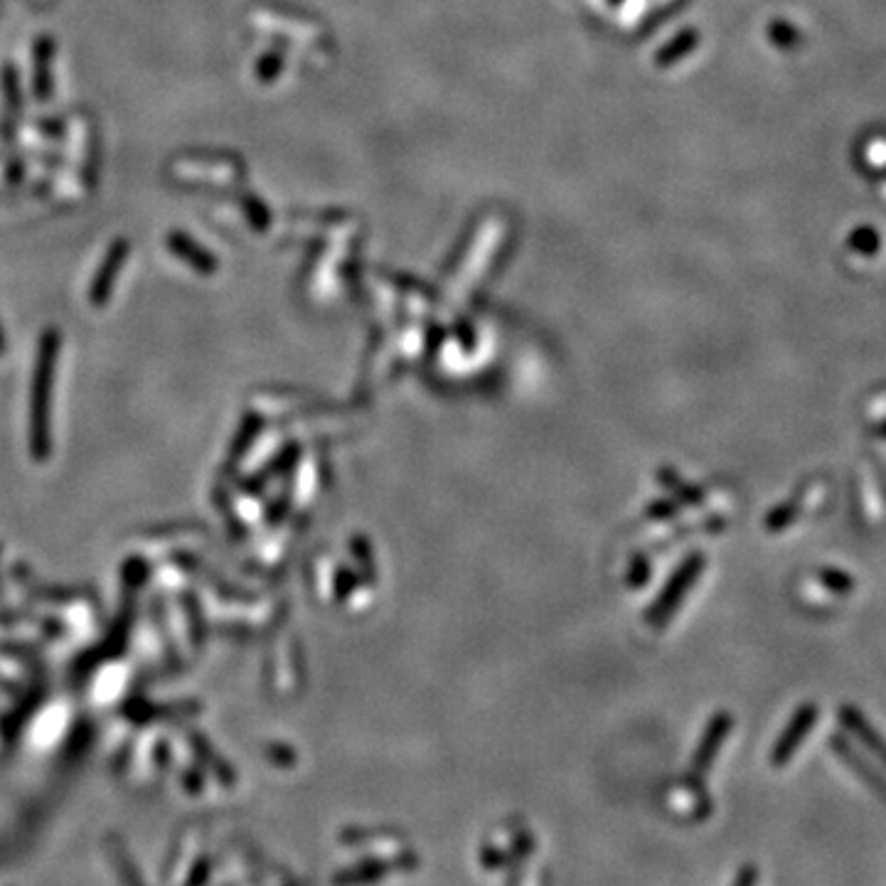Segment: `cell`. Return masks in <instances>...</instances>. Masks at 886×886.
Listing matches in <instances>:
<instances>
[{"label": "cell", "mask_w": 886, "mask_h": 886, "mask_svg": "<svg viewBox=\"0 0 886 886\" xmlns=\"http://www.w3.org/2000/svg\"><path fill=\"white\" fill-rule=\"evenodd\" d=\"M399 864H409V867H414L416 857L406 854V857H402V860L365 861V864H360V867H355V870H348V871H342V874H338V877H335V884H338V886L372 884V881H380V879H384L387 874H392V871H397Z\"/></svg>", "instance_id": "cell-1"}, {"label": "cell", "mask_w": 886, "mask_h": 886, "mask_svg": "<svg viewBox=\"0 0 886 886\" xmlns=\"http://www.w3.org/2000/svg\"><path fill=\"white\" fill-rule=\"evenodd\" d=\"M840 719H842V724H845L847 729L852 731L854 737L860 738L861 744L870 749L871 754L886 763V741L879 737L877 731H874V727H871L870 721L864 719V714H861L857 707L845 704V707L840 709Z\"/></svg>", "instance_id": "cell-2"}, {"label": "cell", "mask_w": 886, "mask_h": 886, "mask_svg": "<svg viewBox=\"0 0 886 886\" xmlns=\"http://www.w3.org/2000/svg\"><path fill=\"white\" fill-rule=\"evenodd\" d=\"M815 717H818V712H815V707H812V704H810V707H803V709L798 712V717H795L793 724H790V729L786 731V737L779 741V749H776V754H773V761L780 766V763H786L788 759L793 756V751L798 749V744H800L805 734L810 731Z\"/></svg>", "instance_id": "cell-3"}, {"label": "cell", "mask_w": 886, "mask_h": 886, "mask_svg": "<svg viewBox=\"0 0 886 886\" xmlns=\"http://www.w3.org/2000/svg\"><path fill=\"white\" fill-rule=\"evenodd\" d=\"M168 247L173 249L178 257L185 259L188 264L199 269V271H212V269L217 266L215 257H212L209 251H205L199 244H195V241L183 232H170V237H168Z\"/></svg>", "instance_id": "cell-4"}, {"label": "cell", "mask_w": 886, "mask_h": 886, "mask_svg": "<svg viewBox=\"0 0 886 886\" xmlns=\"http://www.w3.org/2000/svg\"><path fill=\"white\" fill-rule=\"evenodd\" d=\"M52 40L50 37H37L35 45V94L37 99L47 101L52 94Z\"/></svg>", "instance_id": "cell-5"}, {"label": "cell", "mask_w": 886, "mask_h": 886, "mask_svg": "<svg viewBox=\"0 0 886 886\" xmlns=\"http://www.w3.org/2000/svg\"><path fill=\"white\" fill-rule=\"evenodd\" d=\"M832 746H835V754L840 756V759H842V761H845V763H850V766H852L854 773H857V776H860V779L864 780V783H870L871 790H874V793H877V795H881V798H884V800H886V780L881 779L879 773H874V770H870V766H864V763H861L860 756L854 754L852 749H850V746H847L845 741H842V738H840V737L832 738Z\"/></svg>", "instance_id": "cell-6"}, {"label": "cell", "mask_w": 886, "mask_h": 886, "mask_svg": "<svg viewBox=\"0 0 886 886\" xmlns=\"http://www.w3.org/2000/svg\"><path fill=\"white\" fill-rule=\"evenodd\" d=\"M126 254H128V241L118 239L117 244L111 247V251H108L104 266H101L99 279H97V286H94V299H104V296H107L108 286H111V281H114V274H117L118 269H121V264L126 261Z\"/></svg>", "instance_id": "cell-7"}, {"label": "cell", "mask_w": 886, "mask_h": 886, "mask_svg": "<svg viewBox=\"0 0 886 886\" xmlns=\"http://www.w3.org/2000/svg\"><path fill=\"white\" fill-rule=\"evenodd\" d=\"M850 249L861 254V257H874L881 247V239H879V232L874 227H857L852 234H850Z\"/></svg>", "instance_id": "cell-8"}, {"label": "cell", "mask_w": 886, "mask_h": 886, "mask_svg": "<svg viewBox=\"0 0 886 886\" xmlns=\"http://www.w3.org/2000/svg\"><path fill=\"white\" fill-rule=\"evenodd\" d=\"M3 89H5V97H8V107L10 108H23L20 79H17L15 69H13V66H5V72H3Z\"/></svg>", "instance_id": "cell-9"}, {"label": "cell", "mask_w": 886, "mask_h": 886, "mask_svg": "<svg viewBox=\"0 0 886 886\" xmlns=\"http://www.w3.org/2000/svg\"><path fill=\"white\" fill-rule=\"evenodd\" d=\"M822 579H825V584H830V586L835 588L837 594H850V591L854 588L852 576H850V574L837 572V569H825Z\"/></svg>", "instance_id": "cell-10"}, {"label": "cell", "mask_w": 886, "mask_h": 886, "mask_svg": "<svg viewBox=\"0 0 886 886\" xmlns=\"http://www.w3.org/2000/svg\"><path fill=\"white\" fill-rule=\"evenodd\" d=\"M756 879H759V870L754 864H744V870L734 879V886H756Z\"/></svg>", "instance_id": "cell-11"}, {"label": "cell", "mask_w": 886, "mask_h": 886, "mask_svg": "<svg viewBox=\"0 0 886 886\" xmlns=\"http://www.w3.org/2000/svg\"><path fill=\"white\" fill-rule=\"evenodd\" d=\"M884 436H886V426H884Z\"/></svg>", "instance_id": "cell-12"}]
</instances>
